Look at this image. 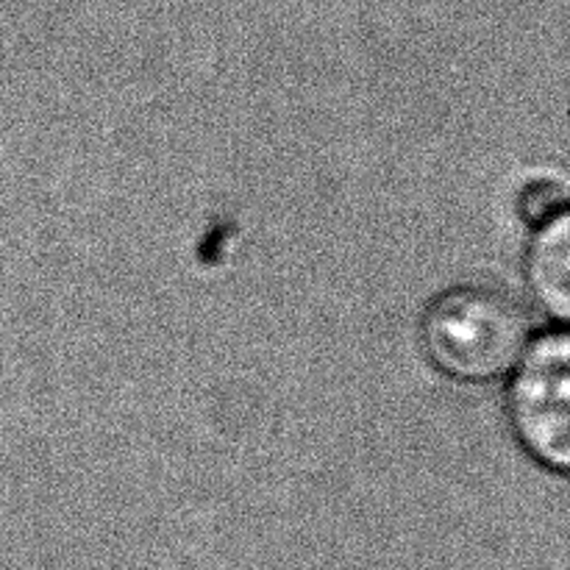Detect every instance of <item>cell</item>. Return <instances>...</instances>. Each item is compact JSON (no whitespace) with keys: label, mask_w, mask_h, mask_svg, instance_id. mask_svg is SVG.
<instances>
[{"label":"cell","mask_w":570,"mask_h":570,"mask_svg":"<svg viewBox=\"0 0 570 570\" xmlns=\"http://www.w3.org/2000/svg\"><path fill=\"white\" fill-rule=\"evenodd\" d=\"M421 348L429 365L460 384L507 379L529 345V317L510 293L490 284H454L421 315Z\"/></svg>","instance_id":"1"},{"label":"cell","mask_w":570,"mask_h":570,"mask_svg":"<svg viewBox=\"0 0 570 570\" xmlns=\"http://www.w3.org/2000/svg\"><path fill=\"white\" fill-rule=\"evenodd\" d=\"M507 387V421L523 454L543 471L570 468V337L566 326L532 334Z\"/></svg>","instance_id":"2"},{"label":"cell","mask_w":570,"mask_h":570,"mask_svg":"<svg viewBox=\"0 0 570 570\" xmlns=\"http://www.w3.org/2000/svg\"><path fill=\"white\" fill-rule=\"evenodd\" d=\"M523 282L529 295L554 326L570 317V215L532 228L523 254Z\"/></svg>","instance_id":"3"},{"label":"cell","mask_w":570,"mask_h":570,"mask_svg":"<svg viewBox=\"0 0 570 570\" xmlns=\"http://www.w3.org/2000/svg\"><path fill=\"white\" fill-rule=\"evenodd\" d=\"M568 212V193L554 178H540V181L527 184L518 193V215L529 228H538L543 223Z\"/></svg>","instance_id":"4"}]
</instances>
